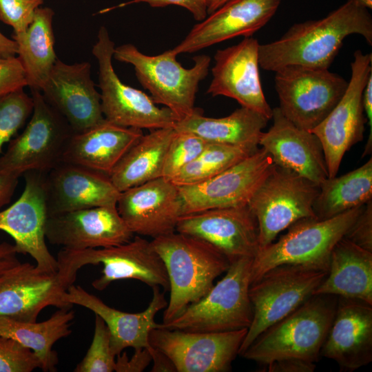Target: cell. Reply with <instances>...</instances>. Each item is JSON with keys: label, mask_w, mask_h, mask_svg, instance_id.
<instances>
[{"label": "cell", "mask_w": 372, "mask_h": 372, "mask_svg": "<svg viewBox=\"0 0 372 372\" xmlns=\"http://www.w3.org/2000/svg\"><path fill=\"white\" fill-rule=\"evenodd\" d=\"M56 271L47 272L29 262L11 269L0 284V316L37 322L48 306L72 308L65 300L70 287Z\"/></svg>", "instance_id": "cell-22"}, {"label": "cell", "mask_w": 372, "mask_h": 372, "mask_svg": "<svg viewBox=\"0 0 372 372\" xmlns=\"http://www.w3.org/2000/svg\"><path fill=\"white\" fill-rule=\"evenodd\" d=\"M262 147L218 175L198 184L178 187L182 215L203 210L247 205L271 166Z\"/></svg>", "instance_id": "cell-16"}, {"label": "cell", "mask_w": 372, "mask_h": 372, "mask_svg": "<svg viewBox=\"0 0 372 372\" xmlns=\"http://www.w3.org/2000/svg\"><path fill=\"white\" fill-rule=\"evenodd\" d=\"M47 172L29 171L25 174L24 189L8 208L0 211V230L14 240L18 254H29L36 266L45 271H57L58 264L48 249L45 224L48 217L46 201Z\"/></svg>", "instance_id": "cell-15"}, {"label": "cell", "mask_w": 372, "mask_h": 372, "mask_svg": "<svg viewBox=\"0 0 372 372\" xmlns=\"http://www.w3.org/2000/svg\"><path fill=\"white\" fill-rule=\"evenodd\" d=\"M41 92L73 133L85 131L105 120L101 94L92 79L89 62L67 64L57 59Z\"/></svg>", "instance_id": "cell-18"}, {"label": "cell", "mask_w": 372, "mask_h": 372, "mask_svg": "<svg viewBox=\"0 0 372 372\" xmlns=\"http://www.w3.org/2000/svg\"><path fill=\"white\" fill-rule=\"evenodd\" d=\"M364 206L328 219L304 218L291 224L278 241L261 249L254 257L251 285L270 269L283 264L301 265L328 271L333 247L344 237Z\"/></svg>", "instance_id": "cell-4"}, {"label": "cell", "mask_w": 372, "mask_h": 372, "mask_svg": "<svg viewBox=\"0 0 372 372\" xmlns=\"http://www.w3.org/2000/svg\"><path fill=\"white\" fill-rule=\"evenodd\" d=\"M14 245L6 242L0 243V284L8 272L21 263Z\"/></svg>", "instance_id": "cell-47"}, {"label": "cell", "mask_w": 372, "mask_h": 372, "mask_svg": "<svg viewBox=\"0 0 372 372\" xmlns=\"http://www.w3.org/2000/svg\"><path fill=\"white\" fill-rule=\"evenodd\" d=\"M351 70V78L342 98L327 117L311 131L321 143L329 178L337 176L345 153L363 140L367 121L362 94L372 73V54L356 50Z\"/></svg>", "instance_id": "cell-13"}, {"label": "cell", "mask_w": 372, "mask_h": 372, "mask_svg": "<svg viewBox=\"0 0 372 372\" xmlns=\"http://www.w3.org/2000/svg\"><path fill=\"white\" fill-rule=\"evenodd\" d=\"M313 295H332L372 304V252L341 238L331 252L327 274Z\"/></svg>", "instance_id": "cell-29"}, {"label": "cell", "mask_w": 372, "mask_h": 372, "mask_svg": "<svg viewBox=\"0 0 372 372\" xmlns=\"http://www.w3.org/2000/svg\"><path fill=\"white\" fill-rule=\"evenodd\" d=\"M74 312L70 308L59 309L43 322H30L0 316V335L13 339L31 349L38 357L45 372L56 371L59 362L54 344L72 333Z\"/></svg>", "instance_id": "cell-32"}, {"label": "cell", "mask_w": 372, "mask_h": 372, "mask_svg": "<svg viewBox=\"0 0 372 372\" xmlns=\"http://www.w3.org/2000/svg\"><path fill=\"white\" fill-rule=\"evenodd\" d=\"M269 372H313L315 362L299 358L276 360L265 366Z\"/></svg>", "instance_id": "cell-45"}, {"label": "cell", "mask_w": 372, "mask_h": 372, "mask_svg": "<svg viewBox=\"0 0 372 372\" xmlns=\"http://www.w3.org/2000/svg\"><path fill=\"white\" fill-rule=\"evenodd\" d=\"M57 272L70 285L76 280L79 269L85 265L101 264V276L92 285L99 291L112 282L135 279L151 287H162L169 290L165 266L151 241L135 236L127 242L105 248L71 250L62 249L56 258Z\"/></svg>", "instance_id": "cell-6"}, {"label": "cell", "mask_w": 372, "mask_h": 372, "mask_svg": "<svg viewBox=\"0 0 372 372\" xmlns=\"http://www.w3.org/2000/svg\"><path fill=\"white\" fill-rule=\"evenodd\" d=\"M372 200V159L340 176L328 177L320 185L313 203L319 219H328Z\"/></svg>", "instance_id": "cell-34"}, {"label": "cell", "mask_w": 372, "mask_h": 372, "mask_svg": "<svg viewBox=\"0 0 372 372\" xmlns=\"http://www.w3.org/2000/svg\"><path fill=\"white\" fill-rule=\"evenodd\" d=\"M115 44L101 26L92 52L99 64V87L105 120L127 127L149 130L174 127L178 118L167 107H159L150 96L123 83L112 65Z\"/></svg>", "instance_id": "cell-10"}, {"label": "cell", "mask_w": 372, "mask_h": 372, "mask_svg": "<svg viewBox=\"0 0 372 372\" xmlns=\"http://www.w3.org/2000/svg\"><path fill=\"white\" fill-rule=\"evenodd\" d=\"M43 0H0V21L10 25L14 33L25 32Z\"/></svg>", "instance_id": "cell-40"}, {"label": "cell", "mask_w": 372, "mask_h": 372, "mask_svg": "<svg viewBox=\"0 0 372 372\" xmlns=\"http://www.w3.org/2000/svg\"><path fill=\"white\" fill-rule=\"evenodd\" d=\"M148 350L152 355V361H153L154 364L151 371H176L172 362L165 353L153 347Z\"/></svg>", "instance_id": "cell-49"}, {"label": "cell", "mask_w": 372, "mask_h": 372, "mask_svg": "<svg viewBox=\"0 0 372 372\" xmlns=\"http://www.w3.org/2000/svg\"><path fill=\"white\" fill-rule=\"evenodd\" d=\"M353 34L372 45L369 9L347 0L325 17L293 24L279 39L260 44L259 65L274 72L288 68L329 69L344 39Z\"/></svg>", "instance_id": "cell-1"}, {"label": "cell", "mask_w": 372, "mask_h": 372, "mask_svg": "<svg viewBox=\"0 0 372 372\" xmlns=\"http://www.w3.org/2000/svg\"><path fill=\"white\" fill-rule=\"evenodd\" d=\"M337 303L338 296L313 295L265 330L241 355L263 366L283 358L317 362Z\"/></svg>", "instance_id": "cell-3"}, {"label": "cell", "mask_w": 372, "mask_h": 372, "mask_svg": "<svg viewBox=\"0 0 372 372\" xmlns=\"http://www.w3.org/2000/svg\"><path fill=\"white\" fill-rule=\"evenodd\" d=\"M152 288V299L148 307L140 313H127L110 307L81 287L73 285L68 289L65 300L72 305L77 304L91 310L104 320L110 333L112 351L116 356L128 347L152 348L149 335L159 324L155 322V316L167 305L159 287Z\"/></svg>", "instance_id": "cell-27"}, {"label": "cell", "mask_w": 372, "mask_h": 372, "mask_svg": "<svg viewBox=\"0 0 372 372\" xmlns=\"http://www.w3.org/2000/svg\"><path fill=\"white\" fill-rule=\"evenodd\" d=\"M255 152L229 145L208 143L199 155L170 180L178 187L204 182Z\"/></svg>", "instance_id": "cell-35"}, {"label": "cell", "mask_w": 372, "mask_h": 372, "mask_svg": "<svg viewBox=\"0 0 372 372\" xmlns=\"http://www.w3.org/2000/svg\"><path fill=\"white\" fill-rule=\"evenodd\" d=\"M280 3L281 0H229L196 24L170 50L177 56L238 36L251 37L270 21Z\"/></svg>", "instance_id": "cell-23"}, {"label": "cell", "mask_w": 372, "mask_h": 372, "mask_svg": "<svg viewBox=\"0 0 372 372\" xmlns=\"http://www.w3.org/2000/svg\"><path fill=\"white\" fill-rule=\"evenodd\" d=\"M37 368L41 362L31 349L0 335V372H31Z\"/></svg>", "instance_id": "cell-39"}, {"label": "cell", "mask_w": 372, "mask_h": 372, "mask_svg": "<svg viewBox=\"0 0 372 372\" xmlns=\"http://www.w3.org/2000/svg\"><path fill=\"white\" fill-rule=\"evenodd\" d=\"M113 57L132 64L139 83L149 92L154 102L169 109L178 121L195 110L198 85L207 76L211 62L209 56L200 54L194 57V65L187 69L170 50L149 56L131 43L115 47Z\"/></svg>", "instance_id": "cell-5"}, {"label": "cell", "mask_w": 372, "mask_h": 372, "mask_svg": "<svg viewBox=\"0 0 372 372\" xmlns=\"http://www.w3.org/2000/svg\"><path fill=\"white\" fill-rule=\"evenodd\" d=\"M48 216L101 206H116L120 192L109 176L61 162L45 174Z\"/></svg>", "instance_id": "cell-24"}, {"label": "cell", "mask_w": 372, "mask_h": 372, "mask_svg": "<svg viewBox=\"0 0 372 372\" xmlns=\"http://www.w3.org/2000/svg\"><path fill=\"white\" fill-rule=\"evenodd\" d=\"M116 355L111 347L110 331L104 320L95 315L92 342L82 361L74 369L75 372L114 371Z\"/></svg>", "instance_id": "cell-37"}, {"label": "cell", "mask_w": 372, "mask_h": 372, "mask_svg": "<svg viewBox=\"0 0 372 372\" xmlns=\"http://www.w3.org/2000/svg\"><path fill=\"white\" fill-rule=\"evenodd\" d=\"M350 1H352L368 9H371L372 8V0H350Z\"/></svg>", "instance_id": "cell-52"}, {"label": "cell", "mask_w": 372, "mask_h": 372, "mask_svg": "<svg viewBox=\"0 0 372 372\" xmlns=\"http://www.w3.org/2000/svg\"><path fill=\"white\" fill-rule=\"evenodd\" d=\"M320 355L340 371H353L372 360V304L338 297L335 316Z\"/></svg>", "instance_id": "cell-26"}, {"label": "cell", "mask_w": 372, "mask_h": 372, "mask_svg": "<svg viewBox=\"0 0 372 372\" xmlns=\"http://www.w3.org/2000/svg\"><path fill=\"white\" fill-rule=\"evenodd\" d=\"M54 14L50 8H38L28 28L12 36L31 90L41 91L58 59L54 51Z\"/></svg>", "instance_id": "cell-33"}, {"label": "cell", "mask_w": 372, "mask_h": 372, "mask_svg": "<svg viewBox=\"0 0 372 372\" xmlns=\"http://www.w3.org/2000/svg\"><path fill=\"white\" fill-rule=\"evenodd\" d=\"M228 1L229 0H210L207 9V15L212 13Z\"/></svg>", "instance_id": "cell-51"}, {"label": "cell", "mask_w": 372, "mask_h": 372, "mask_svg": "<svg viewBox=\"0 0 372 372\" xmlns=\"http://www.w3.org/2000/svg\"><path fill=\"white\" fill-rule=\"evenodd\" d=\"M33 99L21 90L0 98V154L5 143L24 125L33 111Z\"/></svg>", "instance_id": "cell-36"}, {"label": "cell", "mask_w": 372, "mask_h": 372, "mask_svg": "<svg viewBox=\"0 0 372 372\" xmlns=\"http://www.w3.org/2000/svg\"><path fill=\"white\" fill-rule=\"evenodd\" d=\"M327 271L301 265L283 264L266 271L250 285L253 320L239 354L268 327L293 311L312 296Z\"/></svg>", "instance_id": "cell-8"}, {"label": "cell", "mask_w": 372, "mask_h": 372, "mask_svg": "<svg viewBox=\"0 0 372 372\" xmlns=\"http://www.w3.org/2000/svg\"><path fill=\"white\" fill-rule=\"evenodd\" d=\"M17 54V43L0 32V57H9Z\"/></svg>", "instance_id": "cell-50"}, {"label": "cell", "mask_w": 372, "mask_h": 372, "mask_svg": "<svg viewBox=\"0 0 372 372\" xmlns=\"http://www.w3.org/2000/svg\"><path fill=\"white\" fill-rule=\"evenodd\" d=\"M152 245L167 271L169 301L163 322L176 318L213 287L215 279L229 269L227 258L209 243L174 231L154 238Z\"/></svg>", "instance_id": "cell-2"}, {"label": "cell", "mask_w": 372, "mask_h": 372, "mask_svg": "<svg viewBox=\"0 0 372 372\" xmlns=\"http://www.w3.org/2000/svg\"><path fill=\"white\" fill-rule=\"evenodd\" d=\"M319 191L315 183L273 163L247 204L258 222L260 250L296 221L316 217L313 206Z\"/></svg>", "instance_id": "cell-9"}, {"label": "cell", "mask_w": 372, "mask_h": 372, "mask_svg": "<svg viewBox=\"0 0 372 372\" xmlns=\"http://www.w3.org/2000/svg\"><path fill=\"white\" fill-rule=\"evenodd\" d=\"M175 132L174 127L149 130L128 149L109 174L120 192L162 177L167 150Z\"/></svg>", "instance_id": "cell-31"}, {"label": "cell", "mask_w": 372, "mask_h": 372, "mask_svg": "<svg viewBox=\"0 0 372 372\" xmlns=\"http://www.w3.org/2000/svg\"><path fill=\"white\" fill-rule=\"evenodd\" d=\"M116 208L134 234L154 239L176 231L183 200L178 187L160 177L121 192Z\"/></svg>", "instance_id": "cell-20"}, {"label": "cell", "mask_w": 372, "mask_h": 372, "mask_svg": "<svg viewBox=\"0 0 372 372\" xmlns=\"http://www.w3.org/2000/svg\"><path fill=\"white\" fill-rule=\"evenodd\" d=\"M143 135L142 130L121 126L105 119L85 131L73 133L65 145L61 162L109 176Z\"/></svg>", "instance_id": "cell-28"}, {"label": "cell", "mask_w": 372, "mask_h": 372, "mask_svg": "<svg viewBox=\"0 0 372 372\" xmlns=\"http://www.w3.org/2000/svg\"><path fill=\"white\" fill-rule=\"evenodd\" d=\"M209 2L210 0H131L101 10L99 14H105L116 8H122L129 5L139 3H146L152 8L176 5L187 9L193 15L195 20L202 21L207 16Z\"/></svg>", "instance_id": "cell-43"}, {"label": "cell", "mask_w": 372, "mask_h": 372, "mask_svg": "<svg viewBox=\"0 0 372 372\" xmlns=\"http://www.w3.org/2000/svg\"><path fill=\"white\" fill-rule=\"evenodd\" d=\"M343 238L372 252V200L364 205Z\"/></svg>", "instance_id": "cell-42"}, {"label": "cell", "mask_w": 372, "mask_h": 372, "mask_svg": "<svg viewBox=\"0 0 372 372\" xmlns=\"http://www.w3.org/2000/svg\"><path fill=\"white\" fill-rule=\"evenodd\" d=\"M131 358L124 352L116 355L114 371L116 372H142L152 362V355L147 349H134Z\"/></svg>", "instance_id": "cell-44"}, {"label": "cell", "mask_w": 372, "mask_h": 372, "mask_svg": "<svg viewBox=\"0 0 372 372\" xmlns=\"http://www.w3.org/2000/svg\"><path fill=\"white\" fill-rule=\"evenodd\" d=\"M45 238L63 249L105 248L129 242L134 234L116 206L79 209L48 216Z\"/></svg>", "instance_id": "cell-21"}, {"label": "cell", "mask_w": 372, "mask_h": 372, "mask_svg": "<svg viewBox=\"0 0 372 372\" xmlns=\"http://www.w3.org/2000/svg\"><path fill=\"white\" fill-rule=\"evenodd\" d=\"M362 103L364 114L369 127V134L366 141L362 157L371 154L372 152V73L368 78L363 94Z\"/></svg>", "instance_id": "cell-46"}, {"label": "cell", "mask_w": 372, "mask_h": 372, "mask_svg": "<svg viewBox=\"0 0 372 372\" xmlns=\"http://www.w3.org/2000/svg\"><path fill=\"white\" fill-rule=\"evenodd\" d=\"M254 258L231 263L225 276L198 302L159 327L192 332H223L248 329L253 320L249 291Z\"/></svg>", "instance_id": "cell-7"}, {"label": "cell", "mask_w": 372, "mask_h": 372, "mask_svg": "<svg viewBox=\"0 0 372 372\" xmlns=\"http://www.w3.org/2000/svg\"><path fill=\"white\" fill-rule=\"evenodd\" d=\"M259 45L257 39L249 37L236 45L218 50L207 93L234 99L242 107L270 120L272 108L265 99L260 79Z\"/></svg>", "instance_id": "cell-19"}, {"label": "cell", "mask_w": 372, "mask_h": 372, "mask_svg": "<svg viewBox=\"0 0 372 372\" xmlns=\"http://www.w3.org/2000/svg\"><path fill=\"white\" fill-rule=\"evenodd\" d=\"M28 86L24 69L18 57H0V98Z\"/></svg>", "instance_id": "cell-41"}, {"label": "cell", "mask_w": 372, "mask_h": 372, "mask_svg": "<svg viewBox=\"0 0 372 372\" xmlns=\"http://www.w3.org/2000/svg\"><path fill=\"white\" fill-rule=\"evenodd\" d=\"M275 73L278 107L290 121L308 131L327 117L348 85V81L329 69L288 68Z\"/></svg>", "instance_id": "cell-12"}, {"label": "cell", "mask_w": 372, "mask_h": 372, "mask_svg": "<svg viewBox=\"0 0 372 372\" xmlns=\"http://www.w3.org/2000/svg\"><path fill=\"white\" fill-rule=\"evenodd\" d=\"M176 231L209 243L230 263L241 258H254L260 249L258 222L248 205L182 215Z\"/></svg>", "instance_id": "cell-17"}, {"label": "cell", "mask_w": 372, "mask_h": 372, "mask_svg": "<svg viewBox=\"0 0 372 372\" xmlns=\"http://www.w3.org/2000/svg\"><path fill=\"white\" fill-rule=\"evenodd\" d=\"M19 176L15 173L0 168V208L10 202Z\"/></svg>", "instance_id": "cell-48"}, {"label": "cell", "mask_w": 372, "mask_h": 372, "mask_svg": "<svg viewBox=\"0 0 372 372\" xmlns=\"http://www.w3.org/2000/svg\"><path fill=\"white\" fill-rule=\"evenodd\" d=\"M207 143L194 134L176 131L167 150L162 177L171 180L196 158Z\"/></svg>", "instance_id": "cell-38"}, {"label": "cell", "mask_w": 372, "mask_h": 372, "mask_svg": "<svg viewBox=\"0 0 372 372\" xmlns=\"http://www.w3.org/2000/svg\"><path fill=\"white\" fill-rule=\"evenodd\" d=\"M271 118L273 124L267 132H262L259 146L270 154L273 164L320 186L329 174L318 138L290 121L278 107L272 109Z\"/></svg>", "instance_id": "cell-25"}, {"label": "cell", "mask_w": 372, "mask_h": 372, "mask_svg": "<svg viewBox=\"0 0 372 372\" xmlns=\"http://www.w3.org/2000/svg\"><path fill=\"white\" fill-rule=\"evenodd\" d=\"M247 332V329L192 332L158 327L150 331L149 341L170 359L177 372H226Z\"/></svg>", "instance_id": "cell-14"}, {"label": "cell", "mask_w": 372, "mask_h": 372, "mask_svg": "<svg viewBox=\"0 0 372 372\" xmlns=\"http://www.w3.org/2000/svg\"><path fill=\"white\" fill-rule=\"evenodd\" d=\"M31 92L34 107L30 119L0 156V168L19 176L29 171L48 172L56 166L73 134L67 121L46 101L41 91L31 90Z\"/></svg>", "instance_id": "cell-11"}, {"label": "cell", "mask_w": 372, "mask_h": 372, "mask_svg": "<svg viewBox=\"0 0 372 372\" xmlns=\"http://www.w3.org/2000/svg\"><path fill=\"white\" fill-rule=\"evenodd\" d=\"M268 121L262 114L242 106L221 118L206 117L196 108L191 115L177 121L174 128L177 132L194 134L207 143L256 151Z\"/></svg>", "instance_id": "cell-30"}]
</instances>
